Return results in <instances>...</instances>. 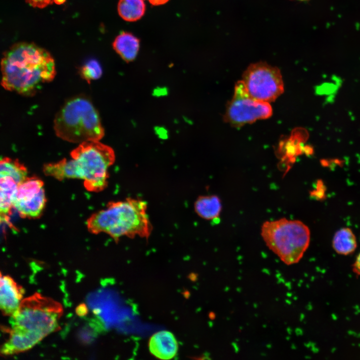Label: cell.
Instances as JSON below:
<instances>
[{"label":"cell","instance_id":"1","mask_svg":"<svg viewBox=\"0 0 360 360\" xmlns=\"http://www.w3.org/2000/svg\"><path fill=\"white\" fill-rule=\"evenodd\" d=\"M63 312L60 303L38 292L22 300L10 316L8 338L1 346V354L10 356L26 352L59 330Z\"/></svg>","mask_w":360,"mask_h":360},{"label":"cell","instance_id":"2","mask_svg":"<svg viewBox=\"0 0 360 360\" xmlns=\"http://www.w3.org/2000/svg\"><path fill=\"white\" fill-rule=\"evenodd\" d=\"M1 84L5 90L32 96L56 74L54 60L45 49L33 43L12 45L1 60Z\"/></svg>","mask_w":360,"mask_h":360},{"label":"cell","instance_id":"3","mask_svg":"<svg viewBox=\"0 0 360 360\" xmlns=\"http://www.w3.org/2000/svg\"><path fill=\"white\" fill-rule=\"evenodd\" d=\"M147 203L142 200L128 198L110 202L103 210L93 214L87 220L88 231L94 234L104 232L116 242L122 236H136L148 239L152 226L146 210Z\"/></svg>","mask_w":360,"mask_h":360},{"label":"cell","instance_id":"4","mask_svg":"<svg viewBox=\"0 0 360 360\" xmlns=\"http://www.w3.org/2000/svg\"><path fill=\"white\" fill-rule=\"evenodd\" d=\"M70 156L63 162L66 178L82 180L90 192H101L107 187L108 168L115 160L112 148L99 141L84 142L72 151Z\"/></svg>","mask_w":360,"mask_h":360},{"label":"cell","instance_id":"5","mask_svg":"<svg viewBox=\"0 0 360 360\" xmlns=\"http://www.w3.org/2000/svg\"><path fill=\"white\" fill-rule=\"evenodd\" d=\"M57 136L72 143L99 141L104 134L98 114L91 102L73 98L63 105L54 120Z\"/></svg>","mask_w":360,"mask_h":360},{"label":"cell","instance_id":"6","mask_svg":"<svg viewBox=\"0 0 360 360\" xmlns=\"http://www.w3.org/2000/svg\"><path fill=\"white\" fill-rule=\"evenodd\" d=\"M260 234L267 246L287 264L300 260L308 248L310 238L306 224L285 218L264 222Z\"/></svg>","mask_w":360,"mask_h":360},{"label":"cell","instance_id":"7","mask_svg":"<svg viewBox=\"0 0 360 360\" xmlns=\"http://www.w3.org/2000/svg\"><path fill=\"white\" fill-rule=\"evenodd\" d=\"M242 80L252 96L264 102H274L284 90L280 70L265 62L250 65Z\"/></svg>","mask_w":360,"mask_h":360},{"label":"cell","instance_id":"8","mask_svg":"<svg viewBox=\"0 0 360 360\" xmlns=\"http://www.w3.org/2000/svg\"><path fill=\"white\" fill-rule=\"evenodd\" d=\"M272 113L270 103L252 96L242 81L240 80L236 83L233 96L227 105L224 120L232 126L239 128L258 120L268 118Z\"/></svg>","mask_w":360,"mask_h":360},{"label":"cell","instance_id":"9","mask_svg":"<svg viewBox=\"0 0 360 360\" xmlns=\"http://www.w3.org/2000/svg\"><path fill=\"white\" fill-rule=\"evenodd\" d=\"M44 182L39 178H28L18 185L13 208L23 218H39L45 207L46 199Z\"/></svg>","mask_w":360,"mask_h":360},{"label":"cell","instance_id":"10","mask_svg":"<svg viewBox=\"0 0 360 360\" xmlns=\"http://www.w3.org/2000/svg\"><path fill=\"white\" fill-rule=\"evenodd\" d=\"M24 293V288L10 276L0 274V308L4 316H12L18 310Z\"/></svg>","mask_w":360,"mask_h":360},{"label":"cell","instance_id":"11","mask_svg":"<svg viewBox=\"0 0 360 360\" xmlns=\"http://www.w3.org/2000/svg\"><path fill=\"white\" fill-rule=\"evenodd\" d=\"M150 352L162 360H170L176 354L178 346L174 334L168 331L158 332L152 336L148 342Z\"/></svg>","mask_w":360,"mask_h":360},{"label":"cell","instance_id":"12","mask_svg":"<svg viewBox=\"0 0 360 360\" xmlns=\"http://www.w3.org/2000/svg\"><path fill=\"white\" fill-rule=\"evenodd\" d=\"M0 212L1 220L8 222L18 184L10 176H0Z\"/></svg>","mask_w":360,"mask_h":360},{"label":"cell","instance_id":"13","mask_svg":"<svg viewBox=\"0 0 360 360\" xmlns=\"http://www.w3.org/2000/svg\"><path fill=\"white\" fill-rule=\"evenodd\" d=\"M112 46L124 60L130 62L134 60L138 55L140 40L132 33L122 32L116 38Z\"/></svg>","mask_w":360,"mask_h":360},{"label":"cell","instance_id":"14","mask_svg":"<svg viewBox=\"0 0 360 360\" xmlns=\"http://www.w3.org/2000/svg\"><path fill=\"white\" fill-rule=\"evenodd\" d=\"M194 208L200 218L206 220H214L220 215L222 203L216 196H200L194 202Z\"/></svg>","mask_w":360,"mask_h":360},{"label":"cell","instance_id":"15","mask_svg":"<svg viewBox=\"0 0 360 360\" xmlns=\"http://www.w3.org/2000/svg\"><path fill=\"white\" fill-rule=\"evenodd\" d=\"M332 247L338 254L348 255L353 252L357 246L356 236L348 228L338 230L332 239Z\"/></svg>","mask_w":360,"mask_h":360},{"label":"cell","instance_id":"16","mask_svg":"<svg viewBox=\"0 0 360 360\" xmlns=\"http://www.w3.org/2000/svg\"><path fill=\"white\" fill-rule=\"evenodd\" d=\"M146 4L144 0H120L118 11L120 16L128 22H135L144 14Z\"/></svg>","mask_w":360,"mask_h":360},{"label":"cell","instance_id":"17","mask_svg":"<svg viewBox=\"0 0 360 360\" xmlns=\"http://www.w3.org/2000/svg\"><path fill=\"white\" fill-rule=\"evenodd\" d=\"M28 170L18 160L5 157L0 162V176L12 178L19 185L28 178Z\"/></svg>","mask_w":360,"mask_h":360},{"label":"cell","instance_id":"18","mask_svg":"<svg viewBox=\"0 0 360 360\" xmlns=\"http://www.w3.org/2000/svg\"><path fill=\"white\" fill-rule=\"evenodd\" d=\"M102 74V66L95 60L88 61L80 70V74L88 82L100 78Z\"/></svg>","mask_w":360,"mask_h":360},{"label":"cell","instance_id":"19","mask_svg":"<svg viewBox=\"0 0 360 360\" xmlns=\"http://www.w3.org/2000/svg\"><path fill=\"white\" fill-rule=\"evenodd\" d=\"M354 272L360 276V253L358 254L352 266Z\"/></svg>","mask_w":360,"mask_h":360},{"label":"cell","instance_id":"20","mask_svg":"<svg viewBox=\"0 0 360 360\" xmlns=\"http://www.w3.org/2000/svg\"><path fill=\"white\" fill-rule=\"evenodd\" d=\"M169 0H148L154 6H159L166 3Z\"/></svg>","mask_w":360,"mask_h":360},{"label":"cell","instance_id":"21","mask_svg":"<svg viewBox=\"0 0 360 360\" xmlns=\"http://www.w3.org/2000/svg\"><path fill=\"white\" fill-rule=\"evenodd\" d=\"M157 132H158V135L160 136H166V132L164 131V130L162 128H159L158 131Z\"/></svg>","mask_w":360,"mask_h":360},{"label":"cell","instance_id":"22","mask_svg":"<svg viewBox=\"0 0 360 360\" xmlns=\"http://www.w3.org/2000/svg\"><path fill=\"white\" fill-rule=\"evenodd\" d=\"M232 345L233 346V348L235 350V352H238L240 350V348H239L238 344L236 342H232Z\"/></svg>","mask_w":360,"mask_h":360},{"label":"cell","instance_id":"23","mask_svg":"<svg viewBox=\"0 0 360 360\" xmlns=\"http://www.w3.org/2000/svg\"><path fill=\"white\" fill-rule=\"evenodd\" d=\"M66 0H53V2L57 4H63Z\"/></svg>","mask_w":360,"mask_h":360},{"label":"cell","instance_id":"24","mask_svg":"<svg viewBox=\"0 0 360 360\" xmlns=\"http://www.w3.org/2000/svg\"><path fill=\"white\" fill-rule=\"evenodd\" d=\"M262 272L267 274H268V275H270V271L268 269L266 268H263L262 270Z\"/></svg>","mask_w":360,"mask_h":360},{"label":"cell","instance_id":"25","mask_svg":"<svg viewBox=\"0 0 360 360\" xmlns=\"http://www.w3.org/2000/svg\"><path fill=\"white\" fill-rule=\"evenodd\" d=\"M278 282H278V284H280V283H283V284H284V278H283L282 276L280 277V278H278Z\"/></svg>","mask_w":360,"mask_h":360},{"label":"cell","instance_id":"26","mask_svg":"<svg viewBox=\"0 0 360 360\" xmlns=\"http://www.w3.org/2000/svg\"><path fill=\"white\" fill-rule=\"evenodd\" d=\"M276 276L278 278H280V277L282 276V274H280V272H277V274H276Z\"/></svg>","mask_w":360,"mask_h":360},{"label":"cell","instance_id":"27","mask_svg":"<svg viewBox=\"0 0 360 360\" xmlns=\"http://www.w3.org/2000/svg\"><path fill=\"white\" fill-rule=\"evenodd\" d=\"M229 290H230L229 287L226 286V287L224 288V290L225 292H227Z\"/></svg>","mask_w":360,"mask_h":360},{"label":"cell","instance_id":"28","mask_svg":"<svg viewBox=\"0 0 360 360\" xmlns=\"http://www.w3.org/2000/svg\"><path fill=\"white\" fill-rule=\"evenodd\" d=\"M272 346L271 344H268L266 345V347L268 348H272Z\"/></svg>","mask_w":360,"mask_h":360},{"label":"cell","instance_id":"29","mask_svg":"<svg viewBox=\"0 0 360 360\" xmlns=\"http://www.w3.org/2000/svg\"><path fill=\"white\" fill-rule=\"evenodd\" d=\"M236 290L238 291V292H241V288H236Z\"/></svg>","mask_w":360,"mask_h":360},{"label":"cell","instance_id":"30","mask_svg":"<svg viewBox=\"0 0 360 360\" xmlns=\"http://www.w3.org/2000/svg\"><path fill=\"white\" fill-rule=\"evenodd\" d=\"M254 308H256L257 306H258V304H254Z\"/></svg>","mask_w":360,"mask_h":360},{"label":"cell","instance_id":"31","mask_svg":"<svg viewBox=\"0 0 360 360\" xmlns=\"http://www.w3.org/2000/svg\"><path fill=\"white\" fill-rule=\"evenodd\" d=\"M299 0V1H306V0Z\"/></svg>","mask_w":360,"mask_h":360},{"label":"cell","instance_id":"32","mask_svg":"<svg viewBox=\"0 0 360 360\" xmlns=\"http://www.w3.org/2000/svg\"><path fill=\"white\" fill-rule=\"evenodd\" d=\"M263 326L264 327V328H266V325H264H264Z\"/></svg>","mask_w":360,"mask_h":360}]
</instances>
